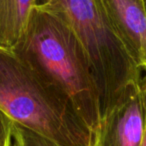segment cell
<instances>
[{
  "instance_id": "obj_1",
  "label": "cell",
  "mask_w": 146,
  "mask_h": 146,
  "mask_svg": "<svg viewBox=\"0 0 146 146\" xmlns=\"http://www.w3.org/2000/svg\"><path fill=\"white\" fill-rule=\"evenodd\" d=\"M61 87L94 138L100 126V94L91 60L63 12L49 2L35 5L12 50Z\"/></svg>"
},
{
  "instance_id": "obj_2",
  "label": "cell",
  "mask_w": 146,
  "mask_h": 146,
  "mask_svg": "<svg viewBox=\"0 0 146 146\" xmlns=\"http://www.w3.org/2000/svg\"><path fill=\"white\" fill-rule=\"evenodd\" d=\"M0 109L59 146H94V136L69 95L19 58L0 48Z\"/></svg>"
},
{
  "instance_id": "obj_3",
  "label": "cell",
  "mask_w": 146,
  "mask_h": 146,
  "mask_svg": "<svg viewBox=\"0 0 146 146\" xmlns=\"http://www.w3.org/2000/svg\"><path fill=\"white\" fill-rule=\"evenodd\" d=\"M63 12L85 48L100 94V118L131 82L141 81V69L132 61L110 28L98 0H36Z\"/></svg>"
},
{
  "instance_id": "obj_4",
  "label": "cell",
  "mask_w": 146,
  "mask_h": 146,
  "mask_svg": "<svg viewBox=\"0 0 146 146\" xmlns=\"http://www.w3.org/2000/svg\"><path fill=\"white\" fill-rule=\"evenodd\" d=\"M145 110L140 82H131L100 118L94 146H143Z\"/></svg>"
},
{
  "instance_id": "obj_5",
  "label": "cell",
  "mask_w": 146,
  "mask_h": 146,
  "mask_svg": "<svg viewBox=\"0 0 146 146\" xmlns=\"http://www.w3.org/2000/svg\"><path fill=\"white\" fill-rule=\"evenodd\" d=\"M112 32L134 63L146 71L144 0H98Z\"/></svg>"
},
{
  "instance_id": "obj_6",
  "label": "cell",
  "mask_w": 146,
  "mask_h": 146,
  "mask_svg": "<svg viewBox=\"0 0 146 146\" xmlns=\"http://www.w3.org/2000/svg\"><path fill=\"white\" fill-rule=\"evenodd\" d=\"M36 0H0V48L12 51L27 28Z\"/></svg>"
},
{
  "instance_id": "obj_7",
  "label": "cell",
  "mask_w": 146,
  "mask_h": 146,
  "mask_svg": "<svg viewBox=\"0 0 146 146\" xmlns=\"http://www.w3.org/2000/svg\"><path fill=\"white\" fill-rule=\"evenodd\" d=\"M13 146H59L51 140L13 122Z\"/></svg>"
},
{
  "instance_id": "obj_8",
  "label": "cell",
  "mask_w": 146,
  "mask_h": 146,
  "mask_svg": "<svg viewBox=\"0 0 146 146\" xmlns=\"http://www.w3.org/2000/svg\"><path fill=\"white\" fill-rule=\"evenodd\" d=\"M13 121L0 109V146H13Z\"/></svg>"
},
{
  "instance_id": "obj_9",
  "label": "cell",
  "mask_w": 146,
  "mask_h": 146,
  "mask_svg": "<svg viewBox=\"0 0 146 146\" xmlns=\"http://www.w3.org/2000/svg\"><path fill=\"white\" fill-rule=\"evenodd\" d=\"M140 85H141L142 94H143L144 110H145V134H144L143 146H146V76L143 78V79H141V81H140Z\"/></svg>"
},
{
  "instance_id": "obj_10",
  "label": "cell",
  "mask_w": 146,
  "mask_h": 146,
  "mask_svg": "<svg viewBox=\"0 0 146 146\" xmlns=\"http://www.w3.org/2000/svg\"><path fill=\"white\" fill-rule=\"evenodd\" d=\"M144 3H145V8H146V0H144Z\"/></svg>"
}]
</instances>
